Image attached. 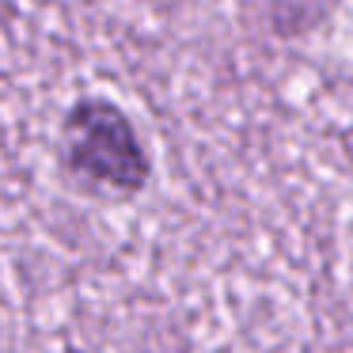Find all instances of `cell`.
<instances>
[{"mask_svg":"<svg viewBox=\"0 0 353 353\" xmlns=\"http://www.w3.org/2000/svg\"><path fill=\"white\" fill-rule=\"evenodd\" d=\"M61 160L72 175L95 186L141 190L148 179V160L137 145V133L130 130L122 110L99 99L77 103L65 118Z\"/></svg>","mask_w":353,"mask_h":353,"instance_id":"obj_1","label":"cell"}]
</instances>
